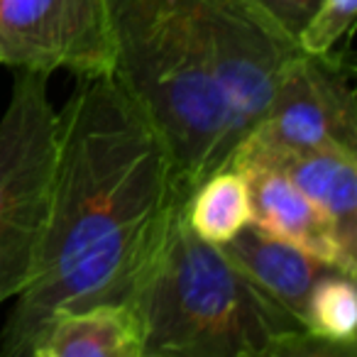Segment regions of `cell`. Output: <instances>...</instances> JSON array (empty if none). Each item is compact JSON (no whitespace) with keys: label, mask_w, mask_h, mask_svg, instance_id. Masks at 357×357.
I'll use <instances>...</instances> for the list:
<instances>
[{"label":"cell","mask_w":357,"mask_h":357,"mask_svg":"<svg viewBox=\"0 0 357 357\" xmlns=\"http://www.w3.org/2000/svg\"><path fill=\"white\" fill-rule=\"evenodd\" d=\"M56 115L50 225L0 333L3 357H30L35 335L59 311L135 306L184 213L167 139L113 76H76Z\"/></svg>","instance_id":"cell-1"},{"label":"cell","mask_w":357,"mask_h":357,"mask_svg":"<svg viewBox=\"0 0 357 357\" xmlns=\"http://www.w3.org/2000/svg\"><path fill=\"white\" fill-rule=\"evenodd\" d=\"M144 357H294L331 352L306 323L250 282L184 213L135 301ZM333 355V352H331Z\"/></svg>","instance_id":"cell-2"},{"label":"cell","mask_w":357,"mask_h":357,"mask_svg":"<svg viewBox=\"0 0 357 357\" xmlns=\"http://www.w3.org/2000/svg\"><path fill=\"white\" fill-rule=\"evenodd\" d=\"M115 35L113 79L142 105L172 149L181 196L235 149L208 45L199 20V0H105Z\"/></svg>","instance_id":"cell-3"},{"label":"cell","mask_w":357,"mask_h":357,"mask_svg":"<svg viewBox=\"0 0 357 357\" xmlns=\"http://www.w3.org/2000/svg\"><path fill=\"white\" fill-rule=\"evenodd\" d=\"M47 79L17 69L0 118V306L30 284L50 225L59 115Z\"/></svg>","instance_id":"cell-4"},{"label":"cell","mask_w":357,"mask_h":357,"mask_svg":"<svg viewBox=\"0 0 357 357\" xmlns=\"http://www.w3.org/2000/svg\"><path fill=\"white\" fill-rule=\"evenodd\" d=\"M337 147L357 152L355 93L335 54H294L259 123L240 139L228 164L279 152Z\"/></svg>","instance_id":"cell-5"},{"label":"cell","mask_w":357,"mask_h":357,"mask_svg":"<svg viewBox=\"0 0 357 357\" xmlns=\"http://www.w3.org/2000/svg\"><path fill=\"white\" fill-rule=\"evenodd\" d=\"M115 61L105 0H0V66L113 76Z\"/></svg>","instance_id":"cell-6"},{"label":"cell","mask_w":357,"mask_h":357,"mask_svg":"<svg viewBox=\"0 0 357 357\" xmlns=\"http://www.w3.org/2000/svg\"><path fill=\"white\" fill-rule=\"evenodd\" d=\"M199 20L238 147L267 110L287 61L301 50L248 0H199Z\"/></svg>","instance_id":"cell-7"},{"label":"cell","mask_w":357,"mask_h":357,"mask_svg":"<svg viewBox=\"0 0 357 357\" xmlns=\"http://www.w3.org/2000/svg\"><path fill=\"white\" fill-rule=\"evenodd\" d=\"M240 172L248 176L252 225L311 255L326 267L355 277L357 269L350 267L340 252L326 215L282 172L269 167H248Z\"/></svg>","instance_id":"cell-8"},{"label":"cell","mask_w":357,"mask_h":357,"mask_svg":"<svg viewBox=\"0 0 357 357\" xmlns=\"http://www.w3.org/2000/svg\"><path fill=\"white\" fill-rule=\"evenodd\" d=\"M30 357H144L142 318L132 303L59 311L35 335Z\"/></svg>","instance_id":"cell-9"},{"label":"cell","mask_w":357,"mask_h":357,"mask_svg":"<svg viewBox=\"0 0 357 357\" xmlns=\"http://www.w3.org/2000/svg\"><path fill=\"white\" fill-rule=\"evenodd\" d=\"M225 257L264 294L303 321L308 294L313 284L333 267H326L311 255L294 245L264 233L257 225H248L233 240L220 245Z\"/></svg>","instance_id":"cell-10"},{"label":"cell","mask_w":357,"mask_h":357,"mask_svg":"<svg viewBox=\"0 0 357 357\" xmlns=\"http://www.w3.org/2000/svg\"><path fill=\"white\" fill-rule=\"evenodd\" d=\"M184 220L191 233L218 248L252 225V201L245 172L223 164L201 178L184 204Z\"/></svg>","instance_id":"cell-11"},{"label":"cell","mask_w":357,"mask_h":357,"mask_svg":"<svg viewBox=\"0 0 357 357\" xmlns=\"http://www.w3.org/2000/svg\"><path fill=\"white\" fill-rule=\"evenodd\" d=\"M308 333L328 347L333 355L355 352L357 335V289L355 277L328 269L308 294L306 316Z\"/></svg>","instance_id":"cell-12"},{"label":"cell","mask_w":357,"mask_h":357,"mask_svg":"<svg viewBox=\"0 0 357 357\" xmlns=\"http://www.w3.org/2000/svg\"><path fill=\"white\" fill-rule=\"evenodd\" d=\"M357 13V0H321L311 20L296 37V45L303 54L328 56L335 54L340 42L352 30Z\"/></svg>","instance_id":"cell-13"},{"label":"cell","mask_w":357,"mask_h":357,"mask_svg":"<svg viewBox=\"0 0 357 357\" xmlns=\"http://www.w3.org/2000/svg\"><path fill=\"white\" fill-rule=\"evenodd\" d=\"M248 3L274 30L282 32L291 42H296L298 32L311 20L321 0H248Z\"/></svg>","instance_id":"cell-14"}]
</instances>
